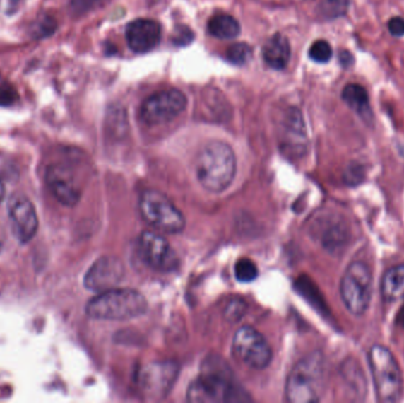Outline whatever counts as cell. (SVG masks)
Here are the masks:
<instances>
[{"instance_id": "cell-24", "label": "cell", "mask_w": 404, "mask_h": 403, "mask_svg": "<svg viewBox=\"0 0 404 403\" xmlns=\"http://www.w3.org/2000/svg\"><path fill=\"white\" fill-rule=\"evenodd\" d=\"M234 274L237 281L242 283H249L258 277V267L252 260L247 258H242L235 264Z\"/></svg>"}, {"instance_id": "cell-12", "label": "cell", "mask_w": 404, "mask_h": 403, "mask_svg": "<svg viewBox=\"0 0 404 403\" xmlns=\"http://www.w3.org/2000/svg\"><path fill=\"white\" fill-rule=\"evenodd\" d=\"M126 269L116 257L105 256L96 260L84 277V286L91 291H107L122 281Z\"/></svg>"}, {"instance_id": "cell-4", "label": "cell", "mask_w": 404, "mask_h": 403, "mask_svg": "<svg viewBox=\"0 0 404 403\" xmlns=\"http://www.w3.org/2000/svg\"><path fill=\"white\" fill-rule=\"evenodd\" d=\"M187 399L202 403L244 402L249 401V396L232 380L231 375L210 369L191 382Z\"/></svg>"}, {"instance_id": "cell-19", "label": "cell", "mask_w": 404, "mask_h": 403, "mask_svg": "<svg viewBox=\"0 0 404 403\" xmlns=\"http://www.w3.org/2000/svg\"><path fill=\"white\" fill-rule=\"evenodd\" d=\"M381 292L388 302L404 298V265H397L386 271L381 283Z\"/></svg>"}, {"instance_id": "cell-32", "label": "cell", "mask_w": 404, "mask_h": 403, "mask_svg": "<svg viewBox=\"0 0 404 403\" xmlns=\"http://www.w3.org/2000/svg\"><path fill=\"white\" fill-rule=\"evenodd\" d=\"M390 33L395 37L404 36V19L402 17H393L388 23Z\"/></svg>"}, {"instance_id": "cell-7", "label": "cell", "mask_w": 404, "mask_h": 403, "mask_svg": "<svg viewBox=\"0 0 404 403\" xmlns=\"http://www.w3.org/2000/svg\"><path fill=\"white\" fill-rule=\"evenodd\" d=\"M340 297L349 313L362 316L368 311L372 295V274L367 264L354 262L340 281Z\"/></svg>"}, {"instance_id": "cell-2", "label": "cell", "mask_w": 404, "mask_h": 403, "mask_svg": "<svg viewBox=\"0 0 404 403\" xmlns=\"http://www.w3.org/2000/svg\"><path fill=\"white\" fill-rule=\"evenodd\" d=\"M148 303L141 292L133 288H112L100 292L87 304V315L94 320H126L142 316Z\"/></svg>"}, {"instance_id": "cell-33", "label": "cell", "mask_w": 404, "mask_h": 403, "mask_svg": "<svg viewBox=\"0 0 404 403\" xmlns=\"http://www.w3.org/2000/svg\"><path fill=\"white\" fill-rule=\"evenodd\" d=\"M340 62L344 68H349V66L354 64V56L349 51H342L340 54Z\"/></svg>"}, {"instance_id": "cell-15", "label": "cell", "mask_w": 404, "mask_h": 403, "mask_svg": "<svg viewBox=\"0 0 404 403\" xmlns=\"http://www.w3.org/2000/svg\"><path fill=\"white\" fill-rule=\"evenodd\" d=\"M45 180L51 193L61 205L71 207L80 202V188L77 187L73 174L66 167L61 165L49 167L45 174Z\"/></svg>"}, {"instance_id": "cell-36", "label": "cell", "mask_w": 404, "mask_h": 403, "mask_svg": "<svg viewBox=\"0 0 404 403\" xmlns=\"http://www.w3.org/2000/svg\"><path fill=\"white\" fill-rule=\"evenodd\" d=\"M0 247H1V239H0Z\"/></svg>"}, {"instance_id": "cell-16", "label": "cell", "mask_w": 404, "mask_h": 403, "mask_svg": "<svg viewBox=\"0 0 404 403\" xmlns=\"http://www.w3.org/2000/svg\"><path fill=\"white\" fill-rule=\"evenodd\" d=\"M307 128L302 112L296 108H289L284 116L282 128V146L293 155L305 151Z\"/></svg>"}, {"instance_id": "cell-14", "label": "cell", "mask_w": 404, "mask_h": 403, "mask_svg": "<svg viewBox=\"0 0 404 403\" xmlns=\"http://www.w3.org/2000/svg\"><path fill=\"white\" fill-rule=\"evenodd\" d=\"M126 43L136 54L154 50L161 40V26L152 19H135L126 25Z\"/></svg>"}, {"instance_id": "cell-28", "label": "cell", "mask_w": 404, "mask_h": 403, "mask_svg": "<svg viewBox=\"0 0 404 403\" xmlns=\"http://www.w3.org/2000/svg\"><path fill=\"white\" fill-rule=\"evenodd\" d=\"M18 100V93L10 82L0 78V107H11Z\"/></svg>"}, {"instance_id": "cell-34", "label": "cell", "mask_w": 404, "mask_h": 403, "mask_svg": "<svg viewBox=\"0 0 404 403\" xmlns=\"http://www.w3.org/2000/svg\"><path fill=\"white\" fill-rule=\"evenodd\" d=\"M397 323L402 325L404 328V306L400 310V313H398V316H397Z\"/></svg>"}, {"instance_id": "cell-23", "label": "cell", "mask_w": 404, "mask_h": 403, "mask_svg": "<svg viewBox=\"0 0 404 403\" xmlns=\"http://www.w3.org/2000/svg\"><path fill=\"white\" fill-rule=\"evenodd\" d=\"M57 30V22L54 21V17L49 15H44L37 19L32 25L31 33L35 38H47L52 36Z\"/></svg>"}, {"instance_id": "cell-31", "label": "cell", "mask_w": 404, "mask_h": 403, "mask_svg": "<svg viewBox=\"0 0 404 403\" xmlns=\"http://www.w3.org/2000/svg\"><path fill=\"white\" fill-rule=\"evenodd\" d=\"M98 0H71V10L76 15H82L88 10H90Z\"/></svg>"}, {"instance_id": "cell-1", "label": "cell", "mask_w": 404, "mask_h": 403, "mask_svg": "<svg viewBox=\"0 0 404 403\" xmlns=\"http://www.w3.org/2000/svg\"><path fill=\"white\" fill-rule=\"evenodd\" d=\"M196 177L202 187L212 193L227 189L237 172V158L227 144L213 141L198 154L195 163Z\"/></svg>"}, {"instance_id": "cell-10", "label": "cell", "mask_w": 404, "mask_h": 403, "mask_svg": "<svg viewBox=\"0 0 404 403\" xmlns=\"http://www.w3.org/2000/svg\"><path fill=\"white\" fill-rule=\"evenodd\" d=\"M138 255L153 270L173 272L179 267V258L163 235L145 230L138 238Z\"/></svg>"}, {"instance_id": "cell-35", "label": "cell", "mask_w": 404, "mask_h": 403, "mask_svg": "<svg viewBox=\"0 0 404 403\" xmlns=\"http://www.w3.org/2000/svg\"><path fill=\"white\" fill-rule=\"evenodd\" d=\"M4 197H5L4 184H3V182H1V180H0V202H3V199H4Z\"/></svg>"}, {"instance_id": "cell-8", "label": "cell", "mask_w": 404, "mask_h": 403, "mask_svg": "<svg viewBox=\"0 0 404 403\" xmlns=\"http://www.w3.org/2000/svg\"><path fill=\"white\" fill-rule=\"evenodd\" d=\"M233 351L238 360L253 369H263L272 361V349L259 332L252 327H242L235 332Z\"/></svg>"}, {"instance_id": "cell-21", "label": "cell", "mask_w": 404, "mask_h": 403, "mask_svg": "<svg viewBox=\"0 0 404 403\" xmlns=\"http://www.w3.org/2000/svg\"><path fill=\"white\" fill-rule=\"evenodd\" d=\"M342 98L349 108L352 109L360 115H368L369 98L368 93L364 88L358 86V84H349L344 88Z\"/></svg>"}, {"instance_id": "cell-22", "label": "cell", "mask_w": 404, "mask_h": 403, "mask_svg": "<svg viewBox=\"0 0 404 403\" xmlns=\"http://www.w3.org/2000/svg\"><path fill=\"white\" fill-rule=\"evenodd\" d=\"M226 57L232 64L239 65V66L247 64L252 57V47L246 43L233 44L228 47Z\"/></svg>"}, {"instance_id": "cell-9", "label": "cell", "mask_w": 404, "mask_h": 403, "mask_svg": "<svg viewBox=\"0 0 404 403\" xmlns=\"http://www.w3.org/2000/svg\"><path fill=\"white\" fill-rule=\"evenodd\" d=\"M187 98L177 89L159 91L145 100L142 105V119L149 126H160L173 121L184 112Z\"/></svg>"}, {"instance_id": "cell-30", "label": "cell", "mask_w": 404, "mask_h": 403, "mask_svg": "<svg viewBox=\"0 0 404 403\" xmlns=\"http://www.w3.org/2000/svg\"><path fill=\"white\" fill-rule=\"evenodd\" d=\"M246 313V304L242 300L234 299L228 303L226 311H225V316L228 320L231 322H237V320L242 318V315Z\"/></svg>"}, {"instance_id": "cell-6", "label": "cell", "mask_w": 404, "mask_h": 403, "mask_svg": "<svg viewBox=\"0 0 404 403\" xmlns=\"http://www.w3.org/2000/svg\"><path fill=\"white\" fill-rule=\"evenodd\" d=\"M142 218L162 233L177 234L184 230L186 220L167 195L155 189L143 192L138 202Z\"/></svg>"}, {"instance_id": "cell-17", "label": "cell", "mask_w": 404, "mask_h": 403, "mask_svg": "<svg viewBox=\"0 0 404 403\" xmlns=\"http://www.w3.org/2000/svg\"><path fill=\"white\" fill-rule=\"evenodd\" d=\"M263 59L275 70H283L291 57L289 40L282 33H275L267 40L263 47Z\"/></svg>"}, {"instance_id": "cell-27", "label": "cell", "mask_w": 404, "mask_h": 403, "mask_svg": "<svg viewBox=\"0 0 404 403\" xmlns=\"http://www.w3.org/2000/svg\"><path fill=\"white\" fill-rule=\"evenodd\" d=\"M309 56L312 61L317 62V63H326L332 57L331 47L325 40H317L311 45Z\"/></svg>"}, {"instance_id": "cell-5", "label": "cell", "mask_w": 404, "mask_h": 403, "mask_svg": "<svg viewBox=\"0 0 404 403\" xmlns=\"http://www.w3.org/2000/svg\"><path fill=\"white\" fill-rule=\"evenodd\" d=\"M369 363L375 383L376 396L383 403L396 402L402 395V373L393 354L386 346H374Z\"/></svg>"}, {"instance_id": "cell-13", "label": "cell", "mask_w": 404, "mask_h": 403, "mask_svg": "<svg viewBox=\"0 0 404 403\" xmlns=\"http://www.w3.org/2000/svg\"><path fill=\"white\" fill-rule=\"evenodd\" d=\"M8 213L16 238L22 244L29 243L38 230V216L32 202L24 195H13L8 202Z\"/></svg>"}, {"instance_id": "cell-3", "label": "cell", "mask_w": 404, "mask_h": 403, "mask_svg": "<svg viewBox=\"0 0 404 403\" xmlns=\"http://www.w3.org/2000/svg\"><path fill=\"white\" fill-rule=\"evenodd\" d=\"M325 358L321 353L304 357L293 367L286 382V399L292 403L321 401L324 392Z\"/></svg>"}, {"instance_id": "cell-18", "label": "cell", "mask_w": 404, "mask_h": 403, "mask_svg": "<svg viewBox=\"0 0 404 403\" xmlns=\"http://www.w3.org/2000/svg\"><path fill=\"white\" fill-rule=\"evenodd\" d=\"M321 241L328 252L340 255L347 249L350 241V230L345 223L337 221L331 223L325 228L324 233L321 235Z\"/></svg>"}, {"instance_id": "cell-11", "label": "cell", "mask_w": 404, "mask_h": 403, "mask_svg": "<svg viewBox=\"0 0 404 403\" xmlns=\"http://www.w3.org/2000/svg\"><path fill=\"white\" fill-rule=\"evenodd\" d=\"M177 366L173 362H156L145 366L138 374V385L148 399H162L177 378Z\"/></svg>"}, {"instance_id": "cell-26", "label": "cell", "mask_w": 404, "mask_h": 403, "mask_svg": "<svg viewBox=\"0 0 404 403\" xmlns=\"http://www.w3.org/2000/svg\"><path fill=\"white\" fill-rule=\"evenodd\" d=\"M365 175L367 173H365L364 166H362L361 163H351L344 172L343 180L347 186L355 187L364 182Z\"/></svg>"}, {"instance_id": "cell-25", "label": "cell", "mask_w": 404, "mask_h": 403, "mask_svg": "<svg viewBox=\"0 0 404 403\" xmlns=\"http://www.w3.org/2000/svg\"><path fill=\"white\" fill-rule=\"evenodd\" d=\"M349 8V0H324L321 5V15L333 19L345 15Z\"/></svg>"}, {"instance_id": "cell-29", "label": "cell", "mask_w": 404, "mask_h": 403, "mask_svg": "<svg viewBox=\"0 0 404 403\" xmlns=\"http://www.w3.org/2000/svg\"><path fill=\"white\" fill-rule=\"evenodd\" d=\"M194 40V33L188 26L177 25L174 29L173 43L177 47H186Z\"/></svg>"}, {"instance_id": "cell-20", "label": "cell", "mask_w": 404, "mask_h": 403, "mask_svg": "<svg viewBox=\"0 0 404 403\" xmlns=\"http://www.w3.org/2000/svg\"><path fill=\"white\" fill-rule=\"evenodd\" d=\"M208 31L219 40H234L240 33V24L233 16L219 13L210 19Z\"/></svg>"}]
</instances>
